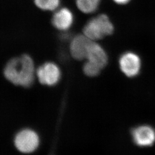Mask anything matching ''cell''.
Segmentation results:
<instances>
[{
  "instance_id": "30bf717a",
  "label": "cell",
  "mask_w": 155,
  "mask_h": 155,
  "mask_svg": "<svg viewBox=\"0 0 155 155\" xmlns=\"http://www.w3.org/2000/svg\"><path fill=\"white\" fill-rule=\"evenodd\" d=\"M101 0H76L78 9L84 13H91L97 10Z\"/></svg>"
},
{
  "instance_id": "6da1fadb",
  "label": "cell",
  "mask_w": 155,
  "mask_h": 155,
  "mask_svg": "<svg viewBox=\"0 0 155 155\" xmlns=\"http://www.w3.org/2000/svg\"><path fill=\"white\" fill-rule=\"evenodd\" d=\"M34 64L28 55L13 58L4 68V75L11 83L24 87H30L34 80Z\"/></svg>"
},
{
  "instance_id": "277c9868",
  "label": "cell",
  "mask_w": 155,
  "mask_h": 155,
  "mask_svg": "<svg viewBox=\"0 0 155 155\" xmlns=\"http://www.w3.org/2000/svg\"><path fill=\"white\" fill-rule=\"evenodd\" d=\"M40 83L47 86H54L61 78V71L54 63L47 62L39 67L36 71Z\"/></svg>"
},
{
  "instance_id": "7a4b0ae2",
  "label": "cell",
  "mask_w": 155,
  "mask_h": 155,
  "mask_svg": "<svg viewBox=\"0 0 155 155\" xmlns=\"http://www.w3.org/2000/svg\"><path fill=\"white\" fill-rule=\"evenodd\" d=\"M114 27L108 17L100 15L91 19L83 28L84 35L91 40L102 39L112 34Z\"/></svg>"
},
{
  "instance_id": "8992f818",
  "label": "cell",
  "mask_w": 155,
  "mask_h": 155,
  "mask_svg": "<svg viewBox=\"0 0 155 155\" xmlns=\"http://www.w3.org/2000/svg\"><path fill=\"white\" fill-rule=\"evenodd\" d=\"M133 141L139 147L152 146L155 143V130L150 125H141L132 130Z\"/></svg>"
},
{
  "instance_id": "5b68a950",
  "label": "cell",
  "mask_w": 155,
  "mask_h": 155,
  "mask_svg": "<svg viewBox=\"0 0 155 155\" xmlns=\"http://www.w3.org/2000/svg\"><path fill=\"white\" fill-rule=\"evenodd\" d=\"M120 67L122 72L127 77H134L139 74L141 69V59L137 54L127 52L120 58Z\"/></svg>"
},
{
  "instance_id": "8fae6325",
  "label": "cell",
  "mask_w": 155,
  "mask_h": 155,
  "mask_svg": "<svg viewBox=\"0 0 155 155\" xmlns=\"http://www.w3.org/2000/svg\"><path fill=\"white\" fill-rule=\"evenodd\" d=\"M35 5L44 11H54L58 8L60 0H34Z\"/></svg>"
},
{
  "instance_id": "52a82bcc",
  "label": "cell",
  "mask_w": 155,
  "mask_h": 155,
  "mask_svg": "<svg viewBox=\"0 0 155 155\" xmlns=\"http://www.w3.org/2000/svg\"><path fill=\"white\" fill-rule=\"evenodd\" d=\"M92 41L84 35L76 36L70 44V52L72 57L79 61L86 59L89 45Z\"/></svg>"
},
{
  "instance_id": "4fadbf2b",
  "label": "cell",
  "mask_w": 155,
  "mask_h": 155,
  "mask_svg": "<svg viewBox=\"0 0 155 155\" xmlns=\"http://www.w3.org/2000/svg\"><path fill=\"white\" fill-rule=\"evenodd\" d=\"M116 3L120 5H124L127 4L130 0H113Z\"/></svg>"
},
{
  "instance_id": "ba28073f",
  "label": "cell",
  "mask_w": 155,
  "mask_h": 155,
  "mask_svg": "<svg viewBox=\"0 0 155 155\" xmlns=\"http://www.w3.org/2000/svg\"><path fill=\"white\" fill-rule=\"evenodd\" d=\"M86 59L87 61L91 62L101 69L105 66L107 62L105 51L100 45L93 41L89 45Z\"/></svg>"
},
{
  "instance_id": "9c48e42d",
  "label": "cell",
  "mask_w": 155,
  "mask_h": 155,
  "mask_svg": "<svg viewBox=\"0 0 155 155\" xmlns=\"http://www.w3.org/2000/svg\"><path fill=\"white\" fill-rule=\"evenodd\" d=\"M72 12L67 8H61L54 13L52 23L56 29L65 31L70 28L73 22Z\"/></svg>"
},
{
  "instance_id": "3957f363",
  "label": "cell",
  "mask_w": 155,
  "mask_h": 155,
  "mask_svg": "<svg viewBox=\"0 0 155 155\" xmlns=\"http://www.w3.org/2000/svg\"><path fill=\"white\" fill-rule=\"evenodd\" d=\"M39 137L34 131L24 129L17 134L15 144L17 149L22 153H31L39 145Z\"/></svg>"
},
{
  "instance_id": "7c38bea8",
  "label": "cell",
  "mask_w": 155,
  "mask_h": 155,
  "mask_svg": "<svg viewBox=\"0 0 155 155\" xmlns=\"http://www.w3.org/2000/svg\"><path fill=\"white\" fill-rule=\"evenodd\" d=\"M101 68L90 61H86L83 66L84 73L89 77H95L99 74Z\"/></svg>"
}]
</instances>
